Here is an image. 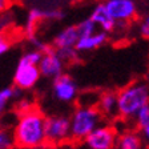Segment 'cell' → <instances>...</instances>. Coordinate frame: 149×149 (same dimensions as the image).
Segmentation results:
<instances>
[{
    "label": "cell",
    "mask_w": 149,
    "mask_h": 149,
    "mask_svg": "<svg viewBox=\"0 0 149 149\" xmlns=\"http://www.w3.org/2000/svg\"><path fill=\"white\" fill-rule=\"evenodd\" d=\"M148 124H149V104H146L134 116L133 121H132V127L136 128L137 130H140L144 127H146Z\"/></svg>",
    "instance_id": "cell-18"
},
{
    "label": "cell",
    "mask_w": 149,
    "mask_h": 149,
    "mask_svg": "<svg viewBox=\"0 0 149 149\" xmlns=\"http://www.w3.org/2000/svg\"><path fill=\"white\" fill-rule=\"evenodd\" d=\"M118 118L132 123L137 112L149 104V83L145 80H134L117 92Z\"/></svg>",
    "instance_id": "cell-2"
},
{
    "label": "cell",
    "mask_w": 149,
    "mask_h": 149,
    "mask_svg": "<svg viewBox=\"0 0 149 149\" xmlns=\"http://www.w3.org/2000/svg\"><path fill=\"white\" fill-rule=\"evenodd\" d=\"M102 3L117 28L132 23L139 13L136 0H104Z\"/></svg>",
    "instance_id": "cell-6"
},
{
    "label": "cell",
    "mask_w": 149,
    "mask_h": 149,
    "mask_svg": "<svg viewBox=\"0 0 149 149\" xmlns=\"http://www.w3.org/2000/svg\"><path fill=\"white\" fill-rule=\"evenodd\" d=\"M9 47H11L9 41L7 40V39L3 36V35H0V56H3L4 53L8 52Z\"/></svg>",
    "instance_id": "cell-22"
},
{
    "label": "cell",
    "mask_w": 149,
    "mask_h": 149,
    "mask_svg": "<svg viewBox=\"0 0 149 149\" xmlns=\"http://www.w3.org/2000/svg\"><path fill=\"white\" fill-rule=\"evenodd\" d=\"M53 149H73L72 144H65V145H60V146H55Z\"/></svg>",
    "instance_id": "cell-25"
},
{
    "label": "cell",
    "mask_w": 149,
    "mask_h": 149,
    "mask_svg": "<svg viewBox=\"0 0 149 149\" xmlns=\"http://www.w3.org/2000/svg\"><path fill=\"white\" fill-rule=\"evenodd\" d=\"M89 19L96 24V27L99 28L100 31L107 32L108 35L113 33V32L117 29V25L113 22V19L111 17V15L108 13V11H107V8L102 1H99V3L92 8Z\"/></svg>",
    "instance_id": "cell-13"
},
{
    "label": "cell",
    "mask_w": 149,
    "mask_h": 149,
    "mask_svg": "<svg viewBox=\"0 0 149 149\" xmlns=\"http://www.w3.org/2000/svg\"><path fill=\"white\" fill-rule=\"evenodd\" d=\"M96 108L101 113L104 120L115 121L118 118V102H117V92L105 91L99 95Z\"/></svg>",
    "instance_id": "cell-10"
},
{
    "label": "cell",
    "mask_w": 149,
    "mask_h": 149,
    "mask_svg": "<svg viewBox=\"0 0 149 149\" xmlns=\"http://www.w3.org/2000/svg\"><path fill=\"white\" fill-rule=\"evenodd\" d=\"M41 79L39 65L25 61L20 57L13 73V87L19 91H31Z\"/></svg>",
    "instance_id": "cell-7"
},
{
    "label": "cell",
    "mask_w": 149,
    "mask_h": 149,
    "mask_svg": "<svg viewBox=\"0 0 149 149\" xmlns=\"http://www.w3.org/2000/svg\"><path fill=\"white\" fill-rule=\"evenodd\" d=\"M45 137L47 146H55L71 144V123L69 116L51 115L45 117Z\"/></svg>",
    "instance_id": "cell-4"
},
{
    "label": "cell",
    "mask_w": 149,
    "mask_h": 149,
    "mask_svg": "<svg viewBox=\"0 0 149 149\" xmlns=\"http://www.w3.org/2000/svg\"><path fill=\"white\" fill-rule=\"evenodd\" d=\"M79 39H80V36H79L77 25L76 24L67 25L60 32H57V35L53 37L52 47L57 52L76 49V44H77Z\"/></svg>",
    "instance_id": "cell-11"
},
{
    "label": "cell",
    "mask_w": 149,
    "mask_h": 149,
    "mask_svg": "<svg viewBox=\"0 0 149 149\" xmlns=\"http://www.w3.org/2000/svg\"><path fill=\"white\" fill-rule=\"evenodd\" d=\"M115 149H146L143 141V137L140 134V130L136 128H124L120 130L116 140Z\"/></svg>",
    "instance_id": "cell-12"
},
{
    "label": "cell",
    "mask_w": 149,
    "mask_h": 149,
    "mask_svg": "<svg viewBox=\"0 0 149 149\" xmlns=\"http://www.w3.org/2000/svg\"><path fill=\"white\" fill-rule=\"evenodd\" d=\"M71 123V144L81 143L93 130L105 123L96 107L77 105L69 116Z\"/></svg>",
    "instance_id": "cell-3"
},
{
    "label": "cell",
    "mask_w": 149,
    "mask_h": 149,
    "mask_svg": "<svg viewBox=\"0 0 149 149\" xmlns=\"http://www.w3.org/2000/svg\"><path fill=\"white\" fill-rule=\"evenodd\" d=\"M118 130L113 124L104 123L93 130L87 139L77 144H72L73 149H115Z\"/></svg>",
    "instance_id": "cell-5"
},
{
    "label": "cell",
    "mask_w": 149,
    "mask_h": 149,
    "mask_svg": "<svg viewBox=\"0 0 149 149\" xmlns=\"http://www.w3.org/2000/svg\"><path fill=\"white\" fill-rule=\"evenodd\" d=\"M15 137L13 128L11 125L0 124V149H15Z\"/></svg>",
    "instance_id": "cell-17"
},
{
    "label": "cell",
    "mask_w": 149,
    "mask_h": 149,
    "mask_svg": "<svg viewBox=\"0 0 149 149\" xmlns=\"http://www.w3.org/2000/svg\"><path fill=\"white\" fill-rule=\"evenodd\" d=\"M17 93L19 89L15 87H6L0 89V121L3 120L4 115H6L8 104L15 97H17Z\"/></svg>",
    "instance_id": "cell-16"
},
{
    "label": "cell",
    "mask_w": 149,
    "mask_h": 149,
    "mask_svg": "<svg viewBox=\"0 0 149 149\" xmlns=\"http://www.w3.org/2000/svg\"><path fill=\"white\" fill-rule=\"evenodd\" d=\"M64 17V13L60 9H44V20L47 22H57Z\"/></svg>",
    "instance_id": "cell-21"
},
{
    "label": "cell",
    "mask_w": 149,
    "mask_h": 149,
    "mask_svg": "<svg viewBox=\"0 0 149 149\" xmlns=\"http://www.w3.org/2000/svg\"><path fill=\"white\" fill-rule=\"evenodd\" d=\"M139 33L140 36L145 39V40H149V13L144 15L143 17L140 19L139 22Z\"/></svg>",
    "instance_id": "cell-20"
},
{
    "label": "cell",
    "mask_w": 149,
    "mask_h": 149,
    "mask_svg": "<svg viewBox=\"0 0 149 149\" xmlns=\"http://www.w3.org/2000/svg\"><path fill=\"white\" fill-rule=\"evenodd\" d=\"M43 20H44V9H40V8L29 9V12L27 15V20H25V27H24L25 35L28 36V39L35 36L36 25L40 22H43Z\"/></svg>",
    "instance_id": "cell-15"
},
{
    "label": "cell",
    "mask_w": 149,
    "mask_h": 149,
    "mask_svg": "<svg viewBox=\"0 0 149 149\" xmlns=\"http://www.w3.org/2000/svg\"><path fill=\"white\" fill-rule=\"evenodd\" d=\"M45 117L40 109L29 107L20 111L13 124V137L17 149H41L47 146Z\"/></svg>",
    "instance_id": "cell-1"
},
{
    "label": "cell",
    "mask_w": 149,
    "mask_h": 149,
    "mask_svg": "<svg viewBox=\"0 0 149 149\" xmlns=\"http://www.w3.org/2000/svg\"><path fill=\"white\" fill-rule=\"evenodd\" d=\"M65 65L67 63L61 59V56L57 53V51L53 47H51L49 49L43 52L41 60L39 63L41 77L48 79V80H55L65 73Z\"/></svg>",
    "instance_id": "cell-9"
},
{
    "label": "cell",
    "mask_w": 149,
    "mask_h": 149,
    "mask_svg": "<svg viewBox=\"0 0 149 149\" xmlns=\"http://www.w3.org/2000/svg\"><path fill=\"white\" fill-rule=\"evenodd\" d=\"M140 134L143 137V141L145 144V148L149 149V124L146 127H144L143 129H140Z\"/></svg>",
    "instance_id": "cell-23"
},
{
    "label": "cell",
    "mask_w": 149,
    "mask_h": 149,
    "mask_svg": "<svg viewBox=\"0 0 149 149\" xmlns=\"http://www.w3.org/2000/svg\"><path fill=\"white\" fill-rule=\"evenodd\" d=\"M11 3H12V0H0V13H3L6 9H8Z\"/></svg>",
    "instance_id": "cell-24"
},
{
    "label": "cell",
    "mask_w": 149,
    "mask_h": 149,
    "mask_svg": "<svg viewBox=\"0 0 149 149\" xmlns=\"http://www.w3.org/2000/svg\"><path fill=\"white\" fill-rule=\"evenodd\" d=\"M76 25H77V31H79V36L80 37L88 36V35H92L96 31H99V28L96 27V24H95L89 17L85 19V20H81V22Z\"/></svg>",
    "instance_id": "cell-19"
},
{
    "label": "cell",
    "mask_w": 149,
    "mask_h": 149,
    "mask_svg": "<svg viewBox=\"0 0 149 149\" xmlns=\"http://www.w3.org/2000/svg\"><path fill=\"white\" fill-rule=\"evenodd\" d=\"M109 35L104 31H96L95 33L88 35V36L80 37L76 44V51L80 52H91V51L99 49L100 47L105 45L108 43Z\"/></svg>",
    "instance_id": "cell-14"
},
{
    "label": "cell",
    "mask_w": 149,
    "mask_h": 149,
    "mask_svg": "<svg viewBox=\"0 0 149 149\" xmlns=\"http://www.w3.org/2000/svg\"><path fill=\"white\" fill-rule=\"evenodd\" d=\"M52 97L61 104H72L79 99V85L72 76L64 73L52 80Z\"/></svg>",
    "instance_id": "cell-8"
}]
</instances>
